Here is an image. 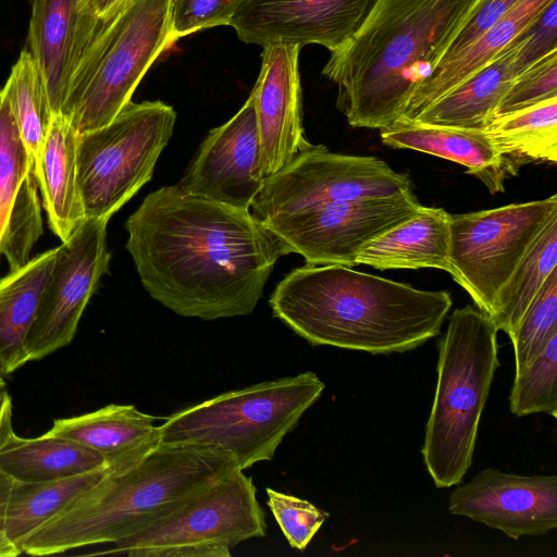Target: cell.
<instances>
[{
    "label": "cell",
    "instance_id": "obj_1",
    "mask_svg": "<svg viewBox=\"0 0 557 557\" xmlns=\"http://www.w3.org/2000/svg\"><path fill=\"white\" fill-rule=\"evenodd\" d=\"M126 250L148 294L201 320L250 314L289 247L250 210L184 193H150L127 219Z\"/></svg>",
    "mask_w": 557,
    "mask_h": 557
},
{
    "label": "cell",
    "instance_id": "obj_2",
    "mask_svg": "<svg viewBox=\"0 0 557 557\" xmlns=\"http://www.w3.org/2000/svg\"><path fill=\"white\" fill-rule=\"evenodd\" d=\"M269 302L273 315L311 345L373 355L409 351L437 336L453 306L446 290L308 263L289 272Z\"/></svg>",
    "mask_w": 557,
    "mask_h": 557
},
{
    "label": "cell",
    "instance_id": "obj_3",
    "mask_svg": "<svg viewBox=\"0 0 557 557\" xmlns=\"http://www.w3.org/2000/svg\"><path fill=\"white\" fill-rule=\"evenodd\" d=\"M478 0H377L322 73L354 127L382 129L401 119Z\"/></svg>",
    "mask_w": 557,
    "mask_h": 557
},
{
    "label": "cell",
    "instance_id": "obj_4",
    "mask_svg": "<svg viewBox=\"0 0 557 557\" xmlns=\"http://www.w3.org/2000/svg\"><path fill=\"white\" fill-rule=\"evenodd\" d=\"M240 470L220 447L159 443L138 460L108 468L82 497L35 530L22 553L46 556L114 544Z\"/></svg>",
    "mask_w": 557,
    "mask_h": 557
},
{
    "label": "cell",
    "instance_id": "obj_5",
    "mask_svg": "<svg viewBox=\"0 0 557 557\" xmlns=\"http://www.w3.org/2000/svg\"><path fill=\"white\" fill-rule=\"evenodd\" d=\"M497 327L476 307L453 311L438 343L437 382L421 449L436 487L461 483L499 366Z\"/></svg>",
    "mask_w": 557,
    "mask_h": 557
},
{
    "label": "cell",
    "instance_id": "obj_6",
    "mask_svg": "<svg viewBox=\"0 0 557 557\" xmlns=\"http://www.w3.org/2000/svg\"><path fill=\"white\" fill-rule=\"evenodd\" d=\"M324 388L314 372L306 371L225 392L165 418L160 443L220 447L245 470L274 457Z\"/></svg>",
    "mask_w": 557,
    "mask_h": 557
},
{
    "label": "cell",
    "instance_id": "obj_7",
    "mask_svg": "<svg viewBox=\"0 0 557 557\" xmlns=\"http://www.w3.org/2000/svg\"><path fill=\"white\" fill-rule=\"evenodd\" d=\"M171 0H131L102 23L67 79L63 114L84 133L110 123L171 41Z\"/></svg>",
    "mask_w": 557,
    "mask_h": 557
},
{
    "label": "cell",
    "instance_id": "obj_8",
    "mask_svg": "<svg viewBox=\"0 0 557 557\" xmlns=\"http://www.w3.org/2000/svg\"><path fill=\"white\" fill-rule=\"evenodd\" d=\"M176 113L162 101H129L107 125L77 136V176L86 218L110 219L152 178Z\"/></svg>",
    "mask_w": 557,
    "mask_h": 557
},
{
    "label": "cell",
    "instance_id": "obj_9",
    "mask_svg": "<svg viewBox=\"0 0 557 557\" xmlns=\"http://www.w3.org/2000/svg\"><path fill=\"white\" fill-rule=\"evenodd\" d=\"M251 478L237 470L137 533L97 554L129 557H230L238 544L267 535Z\"/></svg>",
    "mask_w": 557,
    "mask_h": 557
},
{
    "label": "cell",
    "instance_id": "obj_10",
    "mask_svg": "<svg viewBox=\"0 0 557 557\" xmlns=\"http://www.w3.org/2000/svg\"><path fill=\"white\" fill-rule=\"evenodd\" d=\"M557 215V195L499 208L450 214L451 277L492 318L502 287Z\"/></svg>",
    "mask_w": 557,
    "mask_h": 557
},
{
    "label": "cell",
    "instance_id": "obj_11",
    "mask_svg": "<svg viewBox=\"0 0 557 557\" xmlns=\"http://www.w3.org/2000/svg\"><path fill=\"white\" fill-rule=\"evenodd\" d=\"M410 178L372 156H351L310 145L287 165L267 177L251 213L292 212L324 203L412 193Z\"/></svg>",
    "mask_w": 557,
    "mask_h": 557
},
{
    "label": "cell",
    "instance_id": "obj_12",
    "mask_svg": "<svg viewBox=\"0 0 557 557\" xmlns=\"http://www.w3.org/2000/svg\"><path fill=\"white\" fill-rule=\"evenodd\" d=\"M421 206L409 193L324 203L258 220L308 264L352 268L370 242L413 216Z\"/></svg>",
    "mask_w": 557,
    "mask_h": 557
},
{
    "label": "cell",
    "instance_id": "obj_13",
    "mask_svg": "<svg viewBox=\"0 0 557 557\" xmlns=\"http://www.w3.org/2000/svg\"><path fill=\"white\" fill-rule=\"evenodd\" d=\"M108 221L86 218L58 247L26 337L28 361L42 359L72 342L90 297L108 272Z\"/></svg>",
    "mask_w": 557,
    "mask_h": 557
},
{
    "label": "cell",
    "instance_id": "obj_14",
    "mask_svg": "<svg viewBox=\"0 0 557 557\" xmlns=\"http://www.w3.org/2000/svg\"><path fill=\"white\" fill-rule=\"evenodd\" d=\"M377 0H242L231 18L238 38L261 47L315 44L331 53L361 28Z\"/></svg>",
    "mask_w": 557,
    "mask_h": 557
},
{
    "label": "cell",
    "instance_id": "obj_15",
    "mask_svg": "<svg viewBox=\"0 0 557 557\" xmlns=\"http://www.w3.org/2000/svg\"><path fill=\"white\" fill-rule=\"evenodd\" d=\"M252 97L209 132L177 186L186 194L250 210L267 180Z\"/></svg>",
    "mask_w": 557,
    "mask_h": 557
},
{
    "label": "cell",
    "instance_id": "obj_16",
    "mask_svg": "<svg viewBox=\"0 0 557 557\" xmlns=\"http://www.w3.org/2000/svg\"><path fill=\"white\" fill-rule=\"evenodd\" d=\"M448 510L516 541L544 535L557 528V475H519L487 468L453 490Z\"/></svg>",
    "mask_w": 557,
    "mask_h": 557
},
{
    "label": "cell",
    "instance_id": "obj_17",
    "mask_svg": "<svg viewBox=\"0 0 557 557\" xmlns=\"http://www.w3.org/2000/svg\"><path fill=\"white\" fill-rule=\"evenodd\" d=\"M297 45L263 47L258 79L250 94L259 131L263 169L270 176L311 144L301 122Z\"/></svg>",
    "mask_w": 557,
    "mask_h": 557
},
{
    "label": "cell",
    "instance_id": "obj_18",
    "mask_svg": "<svg viewBox=\"0 0 557 557\" xmlns=\"http://www.w3.org/2000/svg\"><path fill=\"white\" fill-rule=\"evenodd\" d=\"M384 145L436 156L467 168L496 194L505 190V181L518 172L499 152L485 129L461 128L421 123L405 117L380 129Z\"/></svg>",
    "mask_w": 557,
    "mask_h": 557
},
{
    "label": "cell",
    "instance_id": "obj_19",
    "mask_svg": "<svg viewBox=\"0 0 557 557\" xmlns=\"http://www.w3.org/2000/svg\"><path fill=\"white\" fill-rule=\"evenodd\" d=\"M159 417L133 405L111 404L92 412L53 421L50 434L75 441L101 454L108 468L127 466L160 443Z\"/></svg>",
    "mask_w": 557,
    "mask_h": 557
},
{
    "label": "cell",
    "instance_id": "obj_20",
    "mask_svg": "<svg viewBox=\"0 0 557 557\" xmlns=\"http://www.w3.org/2000/svg\"><path fill=\"white\" fill-rule=\"evenodd\" d=\"M77 131L53 114L35 174L50 230L66 240L86 219L77 176Z\"/></svg>",
    "mask_w": 557,
    "mask_h": 557
},
{
    "label": "cell",
    "instance_id": "obj_21",
    "mask_svg": "<svg viewBox=\"0 0 557 557\" xmlns=\"http://www.w3.org/2000/svg\"><path fill=\"white\" fill-rule=\"evenodd\" d=\"M552 1L521 0L470 46L441 60L417 89L403 117L414 120L438 98L492 62Z\"/></svg>",
    "mask_w": 557,
    "mask_h": 557
},
{
    "label": "cell",
    "instance_id": "obj_22",
    "mask_svg": "<svg viewBox=\"0 0 557 557\" xmlns=\"http://www.w3.org/2000/svg\"><path fill=\"white\" fill-rule=\"evenodd\" d=\"M450 214L421 206L418 212L370 242L356 264L377 270L433 268L451 274Z\"/></svg>",
    "mask_w": 557,
    "mask_h": 557
},
{
    "label": "cell",
    "instance_id": "obj_23",
    "mask_svg": "<svg viewBox=\"0 0 557 557\" xmlns=\"http://www.w3.org/2000/svg\"><path fill=\"white\" fill-rule=\"evenodd\" d=\"M520 40H512L479 72L425 108L414 121L461 128L485 129L503 97L522 72L516 55Z\"/></svg>",
    "mask_w": 557,
    "mask_h": 557
},
{
    "label": "cell",
    "instance_id": "obj_24",
    "mask_svg": "<svg viewBox=\"0 0 557 557\" xmlns=\"http://www.w3.org/2000/svg\"><path fill=\"white\" fill-rule=\"evenodd\" d=\"M108 467L98 451L75 441L45 433L35 438L15 434L12 416L0 433V470L13 481H50Z\"/></svg>",
    "mask_w": 557,
    "mask_h": 557
},
{
    "label": "cell",
    "instance_id": "obj_25",
    "mask_svg": "<svg viewBox=\"0 0 557 557\" xmlns=\"http://www.w3.org/2000/svg\"><path fill=\"white\" fill-rule=\"evenodd\" d=\"M27 50L33 55L53 114L64 101L73 49L82 15L75 0H29Z\"/></svg>",
    "mask_w": 557,
    "mask_h": 557
},
{
    "label": "cell",
    "instance_id": "obj_26",
    "mask_svg": "<svg viewBox=\"0 0 557 557\" xmlns=\"http://www.w3.org/2000/svg\"><path fill=\"white\" fill-rule=\"evenodd\" d=\"M58 247L44 251L0 278V372L28 362L26 337L53 267Z\"/></svg>",
    "mask_w": 557,
    "mask_h": 557
},
{
    "label": "cell",
    "instance_id": "obj_27",
    "mask_svg": "<svg viewBox=\"0 0 557 557\" xmlns=\"http://www.w3.org/2000/svg\"><path fill=\"white\" fill-rule=\"evenodd\" d=\"M107 470L108 467L50 481H14L0 503V533L22 553V544L35 530L82 497Z\"/></svg>",
    "mask_w": 557,
    "mask_h": 557
},
{
    "label": "cell",
    "instance_id": "obj_28",
    "mask_svg": "<svg viewBox=\"0 0 557 557\" xmlns=\"http://www.w3.org/2000/svg\"><path fill=\"white\" fill-rule=\"evenodd\" d=\"M518 172L532 161L557 162V97L495 117L485 128Z\"/></svg>",
    "mask_w": 557,
    "mask_h": 557
},
{
    "label": "cell",
    "instance_id": "obj_29",
    "mask_svg": "<svg viewBox=\"0 0 557 557\" xmlns=\"http://www.w3.org/2000/svg\"><path fill=\"white\" fill-rule=\"evenodd\" d=\"M556 267L557 215L545 226L499 290L491 318L498 331L508 336L513 333L527 308Z\"/></svg>",
    "mask_w": 557,
    "mask_h": 557
},
{
    "label": "cell",
    "instance_id": "obj_30",
    "mask_svg": "<svg viewBox=\"0 0 557 557\" xmlns=\"http://www.w3.org/2000/svg\"><path fill=\"white\" fill-rule=\"evenodd\" d=\"M3 88L24 144L36 163L53 113L39 69L27 49L21 51Z\"/></svg>",
    "mask_w": 557,
    "mask_h": 557
},
{
    "label": "cell",
    "instance_id": "obj_31",
    "mask_svg": "<svg viewBox=\"0 0 557 557\" xmlns=\"http://www.w3.org/2000/svg\"><path fill=\"white\" fill-rule=\"evenodd\" d=\"M35 169L22 182L13 205L0 224V256L5 257L10 271L30 260V251L42 235L41 205Z\"/></svg>",
    "mask_w": 557,
    "mask_h": 557
},
{
    "label": "cell",
    "instance_id": "obj_32",
    "mask_svg": "<svg viewBox=\"0 0 557 557\" xmlns=\"http://www.w3.org/2000/svg\"><path fill=\"white\" fill-rule=\"evenodd\" d=\"M509 406L517 417L539 412L557 417V334L533 361L515 373Z\"/></svg>",
    "mask_w": 557,
    "mask_h": 557
},
{
    "label": "cell",
    "instance_id": "obj_33",
    "mask_svg": "<svg viewBox=\"0 0 557 557\" xmlns=\"http://www.w3.org/2000/svg\"><path fill=\"white\" fill-rule=\"evenodd\" d=\"M554 334H557V269L546 278L509 335L516 372L533 361Z\"/></svg>",
    "mask_w": 557,
    "mask_h": 557
},
{
    "label": "cell",
    "instance_id": "obj_34",
    "mask_svg": "<svg viewBox=\"0 0 557 557\" xmlns=\"http://www.w3.org/2000/svg\"><path fill=\"white\" fill-rule=\"evenodd\" d=\"M30 169H35L21 136L10 97L2 87L0 99V224Z\"/></svg>",
    "mask_w": 557,
    "mask_h": 557
},
{
    "label": "cell",
    "instance_id": "obj_35",
    "mask_svg": "<svg viewBox=\"0 0 557 557\" xmlns=\"http://www.w3.org/2000/svg\"><path fill=\"white\" fill-rule=\"evenodd\" d=\"M268 506L290 547L305 550L329 513L297 496L267 488Z\"/></svg>",
    "mask_w": 557,
    "mask_h": 557
},
{
    "label": "cell",
    "instance_id": "obj_36",
    "mask_svg": "<svg viewBox=\"0 0 557 557\" xmlns=\"http://www.w3.org/2000/svg\"><path fill=\"white\" fill-rule=\"evenodd\" d=\"M554 97H557V50L517 76L497 107L495 117Z\"/></svg>",
    "mask_w": 557,
    "mask_h": 557
},
{
    "label": "cell",
    "instance_id": "obj_37",
    "mask_svg": "<svg viewBox=\"0 0 557 557\" xmlns=\"http://www.w3.org/2000/svg\"><path fill=\"white\" fill-rule=\"evenodd\" d=\"M242 0H171V41L201 29L230 25Z\"/></svg>",
    "mask_w": 557,
    "mask_h": 557
},
{
    "label": "cell",
    "instance_id": "obj_38",
    "mask_svg": "<svg viewBox=\"0 0 557 557\" xmlns=\"http://www.w3.org/2000/svg\"><path fill=\"white\" fill-rule=\"evenodd\" d=\"M520 46L516 62L521 72L557 50V0L549 5L517 36Z\"/></svg>",
    "mask_w": 557,
    "mask_h": 557
},
{
    "label": "cell",
    "instance_id": "obj_39",
    "mask_svg": "<svg viewBox=\"0 0 557 557\" xmlns=\"http://www.w3.org/2000/svg\"><path fill=\"white\" fill-rule=\"evenodd\" d=\"M520 1L478 0L441 60L447 59L470 46Z\"/></svg>",
    "mask_w": 557,
    "mask_h": 557
},
{
    "label": "cell",
    "instance_id": "obj_40",
    "mask_svg": "<svg viewBox=\"0 0 557 557\" xmlns=\"http://www.w3.org/2000/svg\"><path fill=\"white\" fill-rule=\"evenodd\" d=\"M129 1L131 0H75L77 11L82 16L95 20L99 23H107L114 18Z\"/></svg>",
    "mask_w": 557,
    "mask_h": 557
},
{
    "label": "cell",
    "instance_id": "obj_41",
    "mask_svg": "<svg viewBox=\"0 0 557 557\" xmlns=\"http://www.w3.org/2000/svg\"><path fill=\"white\" fill-rule=\"evenodd\" d=\"M12 416V400L7 387L0 388V433L5 420Z\"/></svg>",
    "mask_w": 557,
    "mask_h": 557
},
{
    "label": "cell",
    "instance_id": "obj_42",
    "mask_svg": "<svg viewBox=\"0 0 557 557\" xmlns=\"http://www.w3.org/2000/svg\"><path fill=\"white\" fill-rule=\"evenodd\" d=\"M20 554L22 553L0 533V557H15Z\"/></svg>",
    "mask_w": 557,
    "mask_h": 557
},
{
    "label": "cell",
    "instance_id": "obj_43",
    "mask_svg": "<svg viewBox=\"0 0 557 557\" xmlns=\"http://www.w3.org/2000/svg\"><path fill=\"white\" fill-rule=\"evenodd\" d=\"M13 482L14 481L10 476L0 470V503L7 498Z\"/></svg>",
    "mask_w": 557,
    "mask_h": 557
},
{
    "label": "cell",
    "instance_id": "obj_44",
    "mask_svg": "<svg viewBox=\"0 0 557 557\" xmlns=\"http://www.w3.org/2000/svg\"><path fill=\"white\" fill-rule=\"evenodd\" d=\"M2 87L0 86V99H1Z\"/></svg>",
    "mask_w": 557,
    "mask_h": 557
}]
</instances>
